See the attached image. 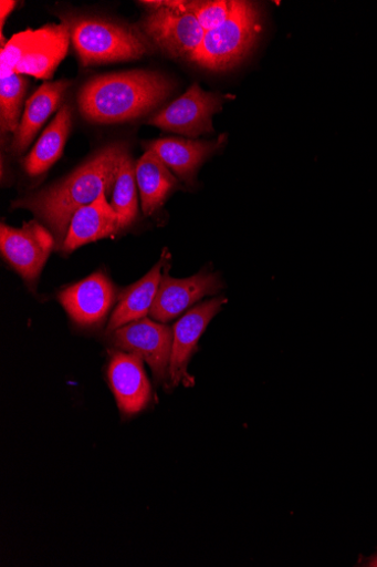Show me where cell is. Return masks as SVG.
Wrapping results in <instances>:
<instances>
[{
	"label": "cell",
	"mask_w": 377,
	"mask_h": 567,
	"mask_svg": "<svg viewBox=\"0 0 377 567\" xmlns=\"http://www.w3.org/2000/svg\"><path fill=\"white\" fill-rule=\"evenodd\" d=\"M128 152L125 143L106 145L63 181L15 200L13 208L32 212L52 231L57 248L62 249L74 215L102 193L109 195L115 188Z\"/></svg>",
	"instance_id": "1"
},
{
	"label": "cell",
	"mask_w": 377,
	"mask_h": 567,
	"mask_svg": "<svg viewBox=\"0 0 377 567\" xmlns=\"http://www.w3.org/2000/svg\"><path fill=\"white\" fill-rule=\"evenodd\" d=\"M171 81L156 72L129 71L88 81L78 93V107L90 123L118 124L137 120L161 105Z\"/></svg>",
	"instance_id": "2"
},
{
	"label": "cell",
	"mask_w": 377,
	"mask_h": 567,
	"mask_svg": "<svg viewBox=\"0 0 377 567\" xmlns=\"http://www.w3.org/2000/svg\"><path fill=\"white\" fill-rule=\"evenodd\" d=\"M65 23L84 68L139 60L151 49L150 41L135 27L92 18Z\"/></svg>",
	"instance_id": "3"
},
{
	"label": "cell",
	"mask_w": 377,
	"mask_h": 567,
	"mask_svg": "<svg viewBox=\"0 0 377 567\" xmlns=\"http://www.w3.org/2000/svg\"><path fill=\"white\" fill-rule=\"evenodd\" d=\"M70 42L66 23L17 33L0 51V74L2 79L18 74L48 80L66 58Z\"/></svg>",
	"instance_id": "4"
},
{
	"label": "cell",
	"mask_w": 377,
	"mask_h": 567,
	"mask_svg": "<svg viewBox=\"0 0 377 567\" xmlns=\"http://www.w3.org/2000/svg\"><path fill=\"white\" fill-rule=\"evenodd\" d=\"M260 31V14L254 3L234 0L229 19L205 33L190 61L212 72L232 70L250 53Z\"/></svg>",
	"instance_id": "5"
},
{
	"label": "cell",
	"mask_w": 377,
	"mask_h": 567,
	"mask_svg": "<svg viewBox=\"0 0 377 567\" xmlns=\"http://www.w3.org/2000/svg\"><path fill=\"white\" fill-rule=\"evenodd\" d=\"M149 11L140 21V31L154 45L172 59L191 60L200 47L205 30L186 9V2L161 0L143 2Z\"/></svg>",
	"instance_id": "6"
},
{
	"label": "cell",
	"mask_w": 377,
	"mask_h": 567,
	"mask_svg": "<svg viewBox=\"0 0 377 567\" xmlns=\"http://www.w3.org/2000/svg\"><path fill=\"white\" fill-rule=\"evenodd\" d=\"M224 97L195 83L182 96L153 116L148 124L167 132L197 137L212 133V116L223 110Z\"/></svg>",
	"instance_id": "7"
},
{
	"label": "cell",
	"mask_w": 377,
	"mask_h": 567,
	"mask_svg": "<svg viewBox=\"0 0 377 567\" xmlns=\"http://www.w3.org/2000/svg\"><path fill=\"white\" fill-rule=\"evenodd\" d=\"M113 344L145 360L158 383L169 381L174 329L142 319L111 333Z\"/></svg>",
	"instance_id": "8"
},
{
	"label": "cell",
	"mask_w": 377,
	"mask_h": 567,
	"mask_svg": "<svg viewBox=\"0 0 377 567\" xmlns=\"http://www.w3.org/2000/svg\"><path fill=\"white\" fill-rule=\"evenodd\" d=\"M56 239L36 220L12 228L2 224L0 248L4 259L29 286L38 280Z\"/></svg>",
	"instance_id": "9"
},
{
	"label": "cell",
	"mask_w": 377,
	"mask_h": 567,
	"mask_svg": "<svg viewBox=\"0 0 377 567\" xmlns=\"http://www.w3.org/2000/svg\"><path fill=\"white\" fill-rule=\"evenodd\" d=\"M227 301L226 297H219L195 306L175 326L169 370V383L172 388L193 384V379L188 373L190 359L208 324L220 313Z\"/></svg>",
	"instance_id": "10"
},
{
	"label": "cell",
	"mask_w": 377,
	"mask_h": 567,
	"mask_svg": "<svg viewBox=\"0 0 377 567\" xmlns=\"http://www.w3.org/2000/svg\"><path fill=\"white\" fill-rule=\"evenodd\" d=\"M169 267L161 277L149 312L153 320L159 323L175 320L203 297L223 289V282L218 275L205 270L188 279H175L168 274Z\"/></svg>",
	"instance_id": "11"
},
{
	"label": "cell",
	"mask_w": 377,
	"mask_h": 567,
	"mask_svg": "<svg viewBox=\"0 0 377 567\" xmlns=\"http://www.w3.org/2000/svg\"><path fill=\"white\" fill-rule=\"evenodd\" d=\"M117 288L103 274L97 272L64 289L60 301L72 320L81 327L102 323L117 299Z\"/></svg>",
	"instance_id": "12"
},
{
	"label": "cell",
	"mask_w": 377,
	"mask_h": 567,
	"mask_svg": "<svg viewBox=\"0 0 377 567\" xmlns=\"http://www.w3.org/2000/svg\"><path fill=\"white\" fill-rule=\"evenodd\" d=\"M107 378L118 406L126 417L137 415L150 401L151 388L143 359L129 352H116L111 360Z\"/></svg>",
	"instance_id": "13"
},
{
	"label": "cell",
	"mask_w": 377,
	"mask_h": 567,
	"mask_svg": "<svg viewBox=\"0 0 377 567\" xmlns=\"http://www.w3.org/2000/svg\"><path fill=\"white\" fill-rule=\"evenodd\" d=\"M221 135L214 142H201L185 138H159L145 144L146 150L154 151L169 169L188 185H195L199 167L226 142Z\"/></svg>",
	"instance_id": "14"
},
{
	"label": "cell",
	"mask_w": 377,
	"mask_h": 567,
	"mask_svg": "<svg viewBox=\"0 0 377 567\" xmlns=\"http://www.w3.org/2000/svg\"><path fill=\"white\" fill-rule=\"evenodd\" d=\"M70 86L71 82L67 80L44 83L28 100L25 112L11 145L14 156H21L28 150L46 120L60 109Z\"/></svg>",
	"instance_id": "15"
},
{
	"label": "cell",
	"mask_w": 377,
	"mask_h": 567,
	"mask_svg": "<svg viewBox=\"0 0 377 567\" xmlns=\"http://www.w3.org/2000/svg\"><path fill=\"white\" fill-rule=\"evenodd\" d=\"M102 193L93 203L84 206L73 217L62 249L72 252L76 248L109 237L117 231L118 216Z\"/></svg>",
	"instance_id": "16"
},
{
	"label": "cell",
	"mask_w": 377,
	"mask_h": 567,
	"mask_svg": "<svg viewBox=\"0 0 377 567\" xmlns=\"http://www.w3.org/2000/svg\"><path fill=\"white\" fill-rule=\"evenodd\" d=\"M170 260L171 254L166 249L160 261L142 280L124 291L106 328L107 332L112 333L129 323L145 319L150 312L164 277L161 269L167 267Z\"/></svg>",
	"instance_id": "17"
},
{
	"label": "cell",
	"mask_w": 377,
	"mask_h": 567,
	"mask_svg": "<svg viewBox=\"0 0 377 567\" xmlns=\"http://www.w3.org/2000/svg\"><path fill=\"white\" fill-rule=\"evenodd\" d=\"M72 107L65 103L22 161V167L29 176L35 177L45 173L61 159L72 128Z\"/></svg>",
	"instance_id": "18"
},
{
	"label": "cell",
	"mask_w": 377,
	"mask_h": 567,
	"mask_svg": "<svg viewBox=\"0 0 377 567\" xmlns=\"http://www.w3.org/2000/svg\"><path fill=\"white\" fill-rule=\"evenodd\" d=\"M136 179L146 217L155 214L170 193L179 186L169 167L151 150H146L137 163Z\"/></svg>",
	"instance_id": "19"
},
{
	"label": "cell",
	"mask_w": 377,
	"mask_h": 567,
	"mask_svg": "<svg viewBox=\"0 0 377 567\" xmlns=\"http://www.w3.org/2000/svg\"><path fill=\"white\" fill-rule=\"evenodd\" d=\"M136 165L129 154L124 157L114 188L112 206L118 216V228L132 226L138 215Z\"/></svg>",
	"instance_id": "20"
},
{
	"label": "cell",
	"mask_w": 377,
	"mask_h": 567,
	"mask_svg": "<svg viewBox=\"0 0 377 567\" xmlns=\"http://www.w3.org/2000/svg\"><path fill=\"white\" fill-rule=\"evenodd\" d=\"M27 87L28 80L23 75L14 74L0 81V116L3 133L17 134Z\"/></svg>",
	"instance_id": "21"
},
{
	"label": "cell",
	"mask_w": 377,
	"mask_h": 567,
	"mask_svg": "<svg viewBox=\"0 0 377 567\" xmlns=\"http://www.w3.org/2000/svg\"><path fill=\"white\" fill-rule=\"evenodd\" d=\"M234 2L229 0H206V2H186V9L198 20L205 32L223 24L231 16Z\"/></svg>",
	"instance_id": "22"
},
{
	"label": "cell",
	"mask_w": 377,
	"mask_h": 567,
	"mask_svg": "<svg viewBox=\"0 0 377 567\" xmlns=\"http://www.w3.org/2000/svg\"><path fill=\"white\" fill-rule=\"evenodd\" d=\"M17 4H18L17 2H11V0H9V2H7V0H3V2H0V8H2V13H0V22H2V32H3L4 24L7 22V19L13 12Z\"/></svg>",
	"instance_id": "23"
},
{
	"label": "cell",
	"mask_w": 377,
	"mask_h": 567,
	"mask_svg": "<svg viewBox=\"0 0 377 567\" xmlns=\"http://www.w3.org/2000/svg\"><path fill=\"white\" fill-rule=\"evenodd\" d=\"M364 566H368V567H377V554L373 555L371 557H369Z\"/></svg>",
	"instance_id": "24"
}]
</instances>
